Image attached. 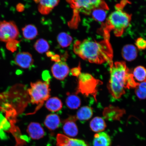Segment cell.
Returning <instances> with one entry per match:
<instances>
[{"mask_svg": "<svg viewBox=\"0 0 146 146\" xmlns=\"http://www.w3.org/2000/svg\"><path fill=\"white\" fill-rule=\"evenodd\" d=\"M93 114L92 108L88 106H85L78 110L75 116L77 120L86 121L90 119Z\"/></svg>", "mask_w": 146, "mask_h": 146, "instance_id": "obj_20", "label": "cell"}, {"mask_svg": "<svg viewBox=\"0 0 146 146\" xmlns=\"http://www.w3.org/2000/svg\"><path fill=\"white\" fill-rule=\"evenodd\" d=\"M50 83L40 81L32 83L31 87L27 90L30 96V101L33 104L36 106L32 114L35 113L41 108L45 101L50 97Z\"/></svg>", "mask_w": 146, "mask_h": 146, "instance_id": "obj_4", "label": "cell"}, {"mask_svg": "<svg viewBox=\"0 0 146 146\" xmlns=\"http://www.w3.org/2000/svg\"><path fill=\"white\" fill-rule=\"evenodd\" d=\"M122 55L124 59L127 61H132L135 59L137 56V51L134 45H127L123 47Z\"/></svg>", "mask_w": 146, "mask_h": 146, "instance_id": "obj_17", "label": "cell"}, {"mask_svg": "<svg viewBox=\"0 0 146 146\" xmlns=\"http://www.w3.org/2000/svg\"><path fill=\"white\" fill-rule=\"evenodd\" d=\"M20 41L16 40H12L7 42L6 48L8 50L12 52L17 50Z\"/></svg>", "mask_w": 146, "mask_h": 146, "instance_id": "obj_29", "label": "cell"}, {"mask_svg": "<svg viewBox=\"0 0 146 146\" xmlns=\"http://www.w3.org/2000/svg\"><path fill=\"white\" fill-rule=\"evenodd\" d=\"M15 63L21 68L29 69L33 65L34 60L32 55L29 52H18L14 59Z\"/></svg>", "mask_w": 146, "mask_h": 146, "instance_id": "obj_10", "label": "cell"}, {"mask_svg": "<svg viewBox=\"0 0 146 146\" xmlns=\"http://www.w3.org/2000/svg\"><path fill=\"white\" fill-rule=\"evenodd\" d=\"M105 9L98 8L95 9L92 12V17L98 22H103L106 19L107 13Z\"/></svg>", "mask_w": 146, "mask_h": 146, "instance_id": "obj_27", "label": "cell"}, {"mask_svg": "<svg viewBox=\"0 0 146 146\" xmlns=\"http://www.w3.org/2000/svg\"><path fill=\"white\" fill-rule=\"evenodd\" d=\"M22 31L24 37L27 39H33L38 35L37 29L33 25H26L23 28Z\"/></svg>", "mask_w": 146, "mask_h": 146, "instance_id": "obj_23", "label": "cell"}, {"mask_svg": "<svg viewBox=\"0 0 146 146\" xmlns=\"http://www.w3.org/2000/svg\"><path fill=\"white\" fill-rule=\"evenodd\" d=\"M34 47L37 52L39 53L42 54L49 50V45L47 42L43 39H39L36 42Z\"/></svg>", "mask_w": 146, "mask_h": 146, "instance_id": "obj_26", "label": "cell"}, {"mask_svg": "<svg viewBox=\"0 0 146 146\" xmlns=\"http://www.w3.org/2000/svg\"><path fill=\"white\" fill-rule=\"evenodd\" d=\"M135 45L139 50H145L146 48V40L142 38H138L136 41Z\"/></svg>", "mask_w": 146, "mask_h": 146, "instance_id": "obj_30", "label": "cell"}, {"mask_svg": "<svg viewBox=\"0 0 146 146\" xmlns=\"http://www.w3.org/2000/svg\"><path fill=\"white\" fill-rule=\"evenodd\" d=\"M42 78L44 82L50 83V76L48 71H45L42 74Z\"/></svg>", "mask_w": 146, "mask_h": 146, "instance_id": "obj_32", "label": "cell"}, {"mask_svg": "<svg viewBox=\"0 0 146 146\" xmlns=\"http://www.w3.org/2000/svg\"><path fill=\"white\" fill-rule=\"evenodd\" d=\"M38 5V10L43 15L50 13L59 3L60 0H34Z\"/></svg>", "mask_w": 146, "mask_h": 146, "instance_id": "obj_12", "label": "cell"}, {"mask_svg": "<svg viewBox=\"0 0 146 146\" xmlns=\"http://www.w3.org/2000/svg\"><path fill=\"white\" fill-rule=\"evenodd\" d=\"M90 127L93 132L99 133L105 130L106 127V124L103 118L96 117L91 120Z\"/></svg>", "mask_w": 146, "mask_h": 146, "instance_id": "obj_18", "label": "cell"}, {"mask_svg": "<svg viewBox=\"0 0 146 146\" xmlns=\"http://www.w3.org/2000/svg\"><path fill=\"white\" fill-rule=\"evenodd\" d=\"M104 39L100 42L90 39L76 41L74 44V51L76 55L89 62L102 64H112L113 52L110 43L109 36L104 35Z\"/></svg>", "mask_w": 146, "mask_h": 146, "instance_id": "obj_1", "label": "cell"}, {"mask_svg": "<svg viewBox=\"0 0 146 146\" xmlns=\"http://www.w3.org/2000/svg\"><path fill=\"white\" fill-rule=\"evenodd\" d=\"M123 3L117 5L115 10L110 15L106 23L104 33L109 34L112 31L115 35L121 36L129 26L131 16L123 10Z\"/></svg>", "mask_w": 146, "mask_h": 146, "instance_id": "obj_3", "label": "cell"}, {"mask_svg": "<svg viewBox=\"0 0 146 146\" xmlns=\"http://www.w3.org/2000/svg\"><path fill=\"white\" fill-rule=\"evenodd\" d=\"M133 75L135 79L138 82H146V69L139 66L136 67L133 71Z\"/></svg>", "mask_w": 146, "mask_h": 146, "instance_id": "obj_24", "label": "cell"}, {"mask_svg": "<svg viewBox=\"0 0 146 146\" xmlns=\"http://www.w3.org/2000/svg\"><path fill=\"white\" fill-rule=\"evenodd\" d=\"M57 146H89L83 140L72 138L59 134L56 138Z\"/></svg>", "mask_w": 146, "mask_h": 146, "instance_id": "obj_9", "label": "cell"}, {"mask_svg": "<svg viewBox=\"0 0 146 146\" xmlns=\"http://www.w3.org/2000/svg\"><path fill=\"white\" fill-rule=\"evenodd\" d=\"M76 14L79 12L90 15L95 9L108 10V7L103 0H66Z\"/></svg>", "mask_w": 146, "mask_h": 146, "instance_id": "obj_6", "label": "cell"}, {"mask_svg": "<svg viewBox=\"0 0 146 146\" xmlns=\"http://www.w3.org/2000/svg\"><path fill=\"white\" fill-rule=\"evenodd\" d=\"M57 40L61 47H66L68 46L72 43V38L66 33H61L57 36Z\"/></svg>", "mask_w": 146, "mask_h": 146, "instance_id": "obj_25", "label": "cell"}, {"mask_svg": "<svg viewBox=\"0 0 146 146\" xmlns=\"http://www.w3.org/2000/svg\"><path fill=\"white\" fill-rule=\"evenodd\" d=\"M135 92L136 95L140 99L143 100L146 98V82L139 83L136 87Z\"/></svg>", "mask_w": 146, "mask_h": 146, "instance_id": "obj_28", "label": "cell"}, {"mask_svg": "<svg viewBox=\"0 0 146 146\" xmlns=\"http://www.w3.org/2000/svg\"><path fill=\"white\" fill-rule=\"evenodd\" d=\"M125 112L124 109L110 105L105 108L103 111V115L105 118L109 120H118Z\"/></svg>", "mask_w": 146, "mask_h": 146, "instance_id": "obj_14", "label": "cell"}, {"mask_svg": "<svg viewBox=\"0 0 146 146\" xmlns=\"http://www.w3.org/2000/svg\"><path fill=\"white\" fill-rule=\"evenodd\" d=\"M102 82L88 73H82L78 77L76 94L81 93L86 96H92L96 100L98 86Z\"/></svg>", "mask_w": 146, "mask_h": 146, "instance_id": "obj_5", "label": "cell"}, {"mask_svg": "<svg viewBox=\"0 0 146 146\" xmlns=\"http://www.w3.org/2000/svg\"><path fill=\"white\" fill-rule=\"evenodd\" d=\"M67 97L66 104L68 108L71 109H76L81 105V100L77 95L67 93Z\"/></svg>", "mask_w": 146, "mask_h": 146, "instance_id": "obj_21", "label": "cell"}, {"mask_svg": "<svg viewBox=\"0 0 146 146\" xmlns=\"http://www.w3.org/2000/svg\"><path fill=\"white\" fill-rule=\"evenodd\" d=\"M111 139L106 133L102 132L94 135L93 141L94 146H110Z\"/></svg>", "mask_w": 146, "mask_h": 146, "instance_id": "obj_15", "label": "cell"}, {"mask_svg": "<svg viewBox=\"0 0 146 146\" xmlns=\"http://www.w3.org/2000/svg\"><path fill=\"white\" fill-rule=\"evenodd\" d=\"M45 106L49 111L56 112L62 108L63 103L59 98L54 97L49 98L46 102Z\"/></svg>", "mask_w": 146, "mask_h": 146, "instance_id": "obj_19", "label": "cell"}, {"mask_svg": "<svg viewBox=\"0 0 146 146\" xmlns=\"http://www.w3.org/2000/svg\"><path fill=\"white\" fill-rule=\"evenodd\" d=\"M11 124L8 120L3 115L0 113V138L2 139H6L7 136L5 132L10 130Z\"/></svg>", "mask_w": 146, "mask_h": 146, "instance_id": "obj_22", "label": "cell"}, {"mask_svg": "<svg viewBox=\"0 0 146 146\" xmlns=\"http://www.w3.org/2000/svg\"><path fill=\"white\" fill-rule=\"evenodd\" d=\"M110 66V78L108 88L113 97L119 99L125 94V89H130L134 76L125 62H117Z\"/></svg>", "mask_w": 146, "mask_h": 146, "instance_id": "obj_2", "label": "cell"}, {"mask_svg": "<svg viewBox=\"0 0 146 146\" xmlns=\"http://www.w3.org/2000/svg\"><path fill=\"white\" fill-rule=\"evenodd\" d=\"M51 71L53 76L56 79L63 80L68 75L70 70L65 62L61 60L53 65Z\"/></svg>", "mask_w": 146, "mask_h": 146, "instance_id": "obj_8", "label": "cell"}, {"mask_svg": "<svg viewBox=\"0 0 146 146\" xmlns=\"http://www.w3.org/2000/svg\"><path fill=\"white\" fill-rule=\"evenodd\" d=\"M71 74L73 76L78 78L81 74V68L80 63L78 66L73 68L71 69Z\"/></svg>", "mask_w": 146, "mask_h": 146, "instance_id": "obj_31", "label": "cell"}, {"mask_svg": "<svg viewBox=\"0 0 146 146\" xmlns=\"http://www.w3.org/2000/svg\"><path fill=\"white\" fill-rule=\"evenodd\" d=\"M77 120L75 116H71L64 121L63 131L67 136L74 137L78 133V129L76 121Z\"/></svg>", "mask_w": 146, "mask_h": 146, "instance_id": "obj_11", "label": "cell"}, {"mask_svg": "<svg viewBox=\"0 0 146 146\" xmlns=\"http://www.w3.org/2000/svg\"><path fill=\"white\" fill-rule=\"evenodd\" d=\"M19 33L17 25L14 22L5 21L0 22V41L7 42L16 40Z\"/></svg>", "mask_w": 146, "mask_h": 146, "instance_id": "obj_7", "label": "cell"}, {"mask_svg": "<svg viewBox=\"0 0 146 146\" xmlns=\"http://www.w3.org/2000/svg\"><path fill=\"white\" fill-rule=\"evenodd\" d=\"M27 132L31 138L35 140L39 139L44 135L45 132L40 124L32 122L28 126Z\"/></svg>", "mask_w": 146, "mask_h": 146, "instance_id": "obj_13", "label": "cell"}, {"mask_svg": "<svg viewBox=\"0 0 146 146\" xmlns=\"http://www.w3.org/2000/svg\"><path fill=\"white\" fill-rule=\"evenodd\" d=\"M16 10L19 12L22 11L24 10L23 6L22 4L21 3L18 4L16 6Z\"/></svg>", "mask_w": 146, "mask_h": 146, "instance_id": "obj_33", "label": "cell"}, {"mask_svg": "<svg viewBox=\"0 0 146 146\" xmlns=\"http://www.w3.org/2000/svg\"><path fill=\"white\" fill-rule=\"evenodd\" d=\"M61 120L59 116L56 114H51L47 115L44 121V124L47 128L54 131L59 127Z\"/></svg>", "mask_w": 146, "mask_h": 146, "instance_id": "obj_16", "label": "cell"}]
</instances>
